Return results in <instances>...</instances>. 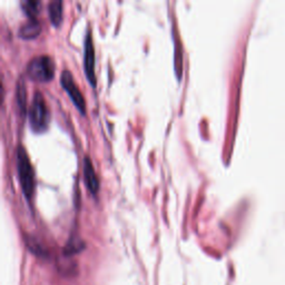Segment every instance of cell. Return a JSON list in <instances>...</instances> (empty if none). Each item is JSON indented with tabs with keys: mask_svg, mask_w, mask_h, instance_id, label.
<instances>
[{
	"mask_svg": "<svg viewBox=\"0 0 285 285\" xmlns=\"http://www.w3.org/2000/svg\"><path fill=\"white\" fill-rule=\"evenodd\" d=\"M16 163L21 190H23L26 199L30 200L35 191V172L28 153L23 145L17 146Z\"/></svg>",
	"mask_w": 285,
	"mask_h": 285,
	"instance_id": "obj_1",
	"label": "cell"
},
{
	"mask_svg": "<svg viewBox=\"0 0 285 285\" xmlns=\"http://www.w3.org/2000/svg\"><path fill=\"white\" fill-rule=\"evenodd\" d=\"M27 114L30 126L35 131H42L47 128L49 122V111L41 91H35Z\"/></svg>",
	"mask_w": 285,
	"mask_h": 285,
	"instance_id": "obj_2",
	"label": "cell"
},
{
	"mask_svg": "<svg viewBox=\"0 0 285 285\" xmlns=\"http://www.w3.org/2000/svg\"><path fill=\"white\" fill-rule=\"evenodd\" d=\"M27 75L34 81H49L55 74V63L50 56L41 54L28 61Z\"/></svg>",
	"mask_w": 285,
	"mask_h": 285,
	"instance_id": "obj_3",
	"label": "cell"
},
{
	"mask_svg": "<svg viewBox=\"0 0 285 285\" xmlns=\"http://www.w3.org/2000/svg\"><path fill=\"white\" fill-rule=\"evenodd\" d=\"M60 84L64 87L65 90L67 91L70 99L73 100V103L76 105V107L78 108V111L81 112L82 114H85V99L84 96H82L81 91L78 88L77 84L74 80L73 74L69 72L68 69H65L60 75Z\"/></svg>",
	"mask_w": 285,
	"mask_h": 285,
	"instance_id": "obj_4",
	"label": "cell"
},
{
	"mask_svg": "<svg viewBox=\"0 0 285 285\" xmlns=\"http://www.w3.org/2000/svg\"><path fill=\"white\" fill-rule=\"evenodd\" d=\"M84 67L87 80L91 85H96V75H95V49L93 37H91L90 28L87 29L85 36V46H84Z\"/></svg>",
	"mask_w": 285,
	"mask_h": 285,
	"instance_id": "obj_5",
	"label": "cell"
},
{
	"mask_svg": "<svg viewBox=\"0 0 285 285\" xmlns=\"http://www.w3.org/2000/svg\"><path fill=\"white\" fill-rule=\"evenodd\" d=\"M82 175H84V182L88 191L93 195L97 194L99 191V179L88 155H85L84 160H82Z\"/></svg>",
	"mask_w": 285,
	"mask_h": 285,
	"instance_id": "obj_6",
	"label": "cell"
},
{
	"mask_svg": "<svg viewBox=\"0 0 285 285\" xmlns=\"http://www.w3.org/2000/svg\"><path fill=\"white\" fill-rule=\"evenodd\" d=\"M41 26L39 24V21L35 18V17H32L28 21H26L25 24L21 25V27L18 30V35L21 38L29 39L37 37L38 34L41 33Z\"/></svg>",
	"mask_w": 285,
	"mask_h": 285,
	"instance_id": "obj_7",
	"label": "cell"
},
{
	"mask_svg": "<svg viewBox=\"0 0 285 285\" xmlns=\"http://www.w3.org/2000/svg\"><path fill=\"white\" fill-rule=\"evenodd\" d=\"M48 12H49L51 23L54 25H59L61 17H63V1H60V0L50 1L48 5Z\"/></svg>",
	"mask_w": 285,
	"mask_h": 285,
	"instance_id": "obj_8",
	"label": "cell"
},
{
	"mask_svg": "<svg viewBox=\"0 0 285 285\" xmlns=\"http://www.w3.org/2000/svg\"><path fill=\"white\" fill-rule=\"evenodd\" d=\"M26 98H27V95H26L25 82L23 78H20L17 81V102L23 112H26Z\"/></svg>",
	"mask_w": 285,
	"mask_h": 285,
	"instance_id": "obj_9",
	"label": "cell"
},
{
	"mask_svg": "<svg viewBox=\"0 0 285 285\" xmlns=\"http://www.w3.org/2000/svg\"><path fill=\"white\" fill-rule=\"evenodd\" d=\"M21 7L30 16V18L34 17L39 11V7H41V2L37 0H24L21 1Z\"/></svg>",
	"mask_w": 285,
	"mask_h": 285,
	"instance_id": "obj_10",
	"label": "cell"
}]
</instances>
